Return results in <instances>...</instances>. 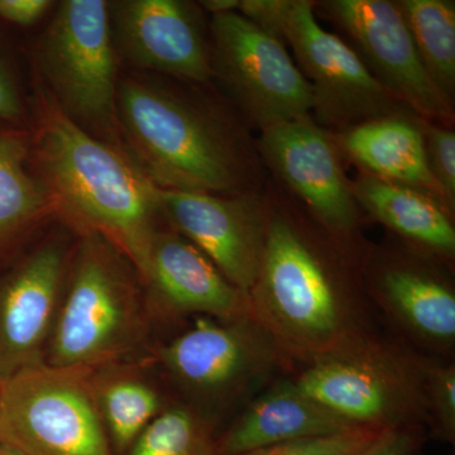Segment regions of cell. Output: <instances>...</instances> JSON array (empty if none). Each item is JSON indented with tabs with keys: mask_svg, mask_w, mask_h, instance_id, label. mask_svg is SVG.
<instances>
[{
	"mask_svg": "<svg viewBox=\"0 0 455 455\" xmlns=\"http://www.w3.org/2000/svg\"><path fill=\"white\" fill-rule=\"evenodd\" d=\"M269 218L253 319L283 359L302 363L371 337L363 317L362 259L267 179Z\"/></svg>",
	"mask_w": 455,
	"mask_h": 455,
	"instance_id": "cell-1",
	"label": "cell"
},
{
	"mask_svg": "<svg viewBox=\"0 0 455 455\" xmlns=\"http://www.w3.org/2000/svg\"><path fill=\"white\" fill-rule=\"evenodd\" d=\"M116 121L156 187L215 196L265 190L268 175L250 125L196 90L125 77Z\"/></svg>",
	"mask_w": 455,
	"mask_h": 455,
	"instance_id": "cell-2",
	"label": "cell"
},
{
	"mask_svg": "<svg viewBox=\"0 0 455 455\" xmlns=\"http://www.w3.org/2000/svg\"><path fill=\"white\" fill-rule=\"evenodd\" d=\"M36 157L57 212L80 235H97L130 260L140 277L157 228L156 185L106 140L76 124L49 92L40 99Z\"/></svg>",
	"mask_w": 455,
	"mask_h": 455,
	"instance_id": "cell-3",
	"label": "cell"
},
{
	"mask_svg": "<svg viewBox=\"0 0 455 455\" xmlns=\"http://www.w3.org/2000/svg\"><path fill=\"white\" fill-rule=\"evenodd\" d=\"M140 284L124 254L100 235H82L68 265L44 363L97 370L127 362L142 346L148 324Z\"/></svg>",
	"mask_w": 455,
	"mask_h": 455,
	"instance_id": "cell-4",
	"label": "cell"
},
{
	"mask_svg": "<svg viewBox=\"0 0 455 455\" xmlns=\"http://www.w3.org/2000/svg\"><path fill=\"white\" fill-rule=\"evenodd\" d=\"M38 60L57 107L94 136L114 146L116 121V64L109 3L66 0L41 38Z\"/></svg>",
	"mask_w": 455,
	"mask_h": 455,
	"instance_id": "cell-5",
	"label": "cell"
},
{
	"mask_svg": "<svg viewBox=\"0 0 455 455\" xmlns=\"http://www.w3.org/2000/svg\"><path fill=\"white\" fill-rule=\"evenodd\" d=\"M304 364L293 379L299 390L348 423L427 427L418 355L368 337Z\"/></svg>",
	"mask_w": 455,
	"mask_h": 455,
	"instance_id": "cell-6",
	"label": "cell"
},
{
	"mask_svg": "<svg viewBox=\"0 0 455 455\" xmlns=\"http://www.w3.org/2000/svg\"><path fill=\"white\" fill-rule=\"evenodd\" d=\"M90 371L44 362L5 379L0 442L26 455H116L92 398Z\"/></svg>",
	"mask_w": 455,
	"mask_h": 455,
	"instance_id": "cell-7",
	"label": "cell"
},
{
	"mask_svg": "<svg viewBox=\"0 0 455 455\" xmlns=\"http://www.w3.org/2000/svg\"><path fill=\"white\" fill-rule=\"evenodd\" d=\"M209 31L212 79L251 130L311 116L313 90L284 42L238 12L212 16Z\"/></svg>",
	"mask_w": 455,
	"mask_h": 455,
	"instance_id": "cell-8",
	"label": "cell"
},
{
	"mask_svg": "<svg viewBox=\"0 0 455 455\" xmlns=\"http://www.w3.org/2000/svg\"><path fill=\"white\" fill-rule=\"evenodd\" d=\"M257 148L272 181L341 244L366 252L361 236L366 217L333 133L307 116L260 132Z\"/></svg>",
	"mask_w": 455,
	"mask_h": 455,
	"instance_id": "cell-9",
	"label": "cell"
},
{
	"mask_svg": "<svg viewBox=\"0 0 455 455\" xmlns=\"http://www.w3.org/2000/svg\"><path fill=\"white\" fill-rule=\"evenodd\" d=\"M315 4L287 0L280 27L281 40L313 90L314 121L340 133L373 119L414 113L382 88L343 38L320 25Z\"/></svg>",
	"mask_w": 455,
	"mask_h": 455,
	"instance_id": "cell-10",
	"label": "cell"
},
{
	"mask_svg": "<svg viewBox=\"0 0 455 455\" xmlns=\"http://www.w3.org/2000/svg\"><path fill=\"white\" fill-rule=\"evenodd\" d=\"M316 16L338 29L382 88L424 121L454 125V104L425 70L397 2L324 0Z\"/></svg>",
	"mask_w": 455,
	"mask_h": 455,
	"instance_id": "cell-11",
	"label": "cell"
},
{
	"mask_svg": "<svg viewBox=\"0 0 455 455\" xmlns=\"http://www.w3.org/2000/svg\"><path fill=\"white\" fill-rule=\"evenodd\" d=\"M451 263L411 245L368 247L364 292L412 339L436 352L455 343V289Z\"/></svg>",
	"mask_w": 455,
	"mask_h": 455,
	"instance_id": "cell-12",
	"label": "cell"
},
{
	"mask_svg": "<svg viewBox=\"0 0 455 455\" xmlns=\"http://www.w3.org/2000/svg\"><path fill=\"white\" fill-rule=\"evenodd\" d=\"M158 212L202 251L236 289L250 295L269 218L267 191L215 196L156 187Z\"/></svg>",
	"mask_w": 455,
	"mask_h": 455,
	"instance_id": "cell-13",
	"label": "cell"
},
{
	"mask_svg": "<svg viewBox=\"0 0 455 455\" xmlns=\"http://www.w3.org/2000/svg\"><path fill=\"white\" fill-rule=\"evenodd\" d=\"M179 385L204 398L239 394L284 361L254 319L223 322L197 316L184 333L158 350Z\"/></svg>",
	"mask_w": 455,
	"mask_h": 455,
	"instance_id": "cell-14",
	"label": "cell"
},
{
	"mask_svg": "<svg viewBox=\"0 0 455 455\" xmlns=\"http://www.w3.org/2000/svg\"><path fill=\"white\" fill-rule=\"evenodd\" d=\"M114 47L137 68L180 82L212 80L211 31L199 4L121 0L109 4Z\"/></svg>",
	"mask_w": 455,
	"mask_h": 455,
	"instance_id": "cell-15",
	"label": "cell"
},
{
	"mask_svg": "<svg viewBox=\"0 0 455 455\" xmlns=\"http://www.w3.org/2000/svg\"><path fill=\"white\" fill-rule=\"evenodd\" d=\"M70 257L62 239H51L26 257L0 283V376L44 363Z\"/></svg>",
	"mask_w": 455,
	"mask_h": 455,
	"instance_id": "cell-16",
	"label": "cell"
},
{
	"mask_svg": "<svg viewBox=\"0 0 455 455\" xmlns=\"http://www.w3.org/2000/svg\"><path fill=\"white\" fill-rule=\"evenodd\" d=\"M140 283L146 289L147 307L163 316L253 319L250 296L175 230H156Z\"/></svg>",
	"mask_w": 455,
	"mask_h": 455,
	"instance_id": "cell-17",
	"label": "cell"
},
{
	"mask_svg": "<svg viewBox=\"0 0 455 455\" xmlns=\"http://www.w3.org/2000/svg\"><path fill=\"white\" fill-rule=\"evenodd\" d=\"M355 427L302 394L293 379L263 392L217 438L218 455H241L291 440Z\"/></svg>",
	"mask_w": 455,
	"mask_h": 455,
	"instance_id": "cell-18",
	"label": "cell"
},
{
	"mask_svg": "<svg viewBox=\"0 0 455 455\" xmlns=\"http://www.w3.org/2000/svg\"><path fill=\"white\" fill-rule=\"evenodd\" d=\"M424 123L414 113L395 114L333 136L346 163L361 172L420 188L443 204L427 169Z\"/></svg>",
	"mask_w": 455,
	"mask_h": 455,
	"instance_id": "cell-19",
	"label": "cell"
},
{
	"mask_svg": "<svg viewBox=\"0 0 455 455\" xmlns=\"http://www.w3.org/2000/svg\"><path fill=\"white\" fill-rule=\"evenodd\" d=\"M364 217L387 228L398 241L439 259H455L454 217L436 197L358 171L352 179Z\"/></svg>",
	"mask_w": 455,
	"mask_h": 455,
	"instance_id": "cell-20",
	"label": "cell"
},
{
	"mask_svg": "<svg viewBox=\"0 0 455 455\" xmlns=\"http://www.w3.org/2000/svg\"><path fill=\"white\" fill-rule=\"evenodd\" d=\"M90 388L116 455L124 454L164 409L157 388L127 362L90 371Z\"/></svg>",
	"mask_w": 455,
	"mask_h": 455,
	"instance_id": "cell-21",
	"label": "cell"
},
{
	"mask_svg": "<svg viewBox=\"0 0 455 455\" xmlns=\"http://www.w3.org/2000/svg\"><path fill=\"white\" fill-rule=\"evenodd\" d=\"M23 136L0 133V243L57 212L49 188L29 172Z\"/></svg>",
	"mask_w": 455,
	"mask_h": 455,
	"instance_id": "cell-22",
	"label": "cell"
},
{
	"mask_svg": "<svg viewBox=\"0 0 455 455\" xmlns=\"http://www.w3.org/2000/svg\"><path fill=\"white\" fill-rule=\"evenodd\" d=\"M397 4L425 70L454 104V0H397Z\"/></svg>",
	"mask_w": 455,
	"mask_h": 455,
	"instance_id": "cell-23",
	"label": "cell"
},
{
	"mask_svg": "<svg viewBox=\"0 0 455 455\" xmlns=\"http://www.w3.org/2000/svg\"><path fill=\"white\" fill-rule=\"evenodd\" d=\"M123 455H218L217 438L193 410L164 407Z\"/></svg>",
	"mask_w": 455,
	"mask_h": 455,
	"instance_id": "cell-24",
	"label": "cell"
},
{
	"mask_svg": "<svg viewBox=\"0 0 455 455\" xmlns=\"http://www.w3.org/2000/svg\"><path fill=\"white\" fill-rule=\"evenodd\" d=\"M430 436L454 444L455 366L418 357Z\"/></svg>",
	"mask_w": 455,
	"mask_h": 455,
	"instance_id": "cell-25",
	"label": "cell"
},
{
	"mask_svg": "<svg viewBox=\"0 0 455 455\" xmlns=\"http://www.w3.org/2000/svg\"><path fill=\"white\" fill-rule=\"evenodd\" d=\"M387 430L373 425H355L337 433L291 440L241 455H364Z\"/></svg>",
	"mask_w": 455,
	"mask_h": 455,
	"instance_id": "cell-26",
	"label": "cell"
},
{
	"mask_svg": "<svg viewBox=\"0 0 455 455\" xmlns=\"http://www.w3.org/2000/svg\"><path fill=\"white\" fill-rule=\"evenodd\" d=\"M454 125L425 121V154L427 169L445 208L455 215V132Z\"/></svg>",
	"mask_w": 455,
	"mask_h": 455,
	"instance_id": "cell-27",
	"label": "cell"
},
{
	"mask_svg": "<svg viewBox=\"0 0 455 455\" xmlns=\"http://www.w3.org/2000/svg\"><path fill=\"white\" fill-rule=\"evenodd\" d=\"M425 439L423 427H403L386 431L364 455H421Z\"/></svg>",
	"mask_w": 455,
	"mask_h": 455,
	"instance_id": "cell-28",
	"label": "cell"
},
{
	"mask_svg": "<svg viewBox=\"0 0 455 455\" xmlns=\"http://www.w3.org/2000/svg\"><path fill=\"white\" fill-rule=\"evenodd\" d=\"M52 2L49 0H0V18L20 26H31L41 20Z\"/></svg>",
	"mask_w": 455,
	"mask_h": 455,
	"instance_id": "cell-29",
	"label": "cell"
},
{
	"mask_svg": "<svg viewBox=\"0 0 455 455\" xmlns=\"http://www.w3.org/2000/svg\"><path fill=\"white\" fill-rule=\"evenodd\" d=\"M20 114V97L4 66L0 64V118H16Z\"/></svg>",
	"mask_w": 455,
	"mask_h": 455,
	"instance_id": "cell-30",
	"label": "cell"
},
{
	"mask_svg": "<svg viewBox=\"0 0 455 455\" xmlns=\"http://www.w3.org/2000/svg\"><path fill=\"white\" fill-rule=\"evenodd\" d=\"M197 4L208 12L212 16H220V14L233 13L238 12L241 0H204Z\"/></svg>",
	"mask_w": 455,
	"mask_h": 455,
	"instance_id": "cell-31",
	"label": "cell"
},
{
	"mask_svg": "<svg viewBox=\"0 0 455 455\" xmlns=\"http://www.w3.org/2000/svg\"><path fill=\"white\" fill-rule=\"evenodd\" d=\"M0 455H26L18 449L11 447V445L5 444V443L0 442Z\"/></svg>",
	"mask_w": 455,
	"mask_h": 455,
	"instance_id": "cell-32",
	"label": "cell"
},
{
	"mask_svg": "<svg viewBox=\"0 0 455 455\" xmlns=\"http://www.w3.org/2000/svg\"><path fill=\"white\" fill-rule=\"evenodd\" d=\"M3 381H4V379H3L2 376H0V390H2Z\"/></svg>",
	"mask_w": 455,
	"mask_h": 455,
	"instance_id": "cell-33",
	"label": "cell"
}]
</instances>
